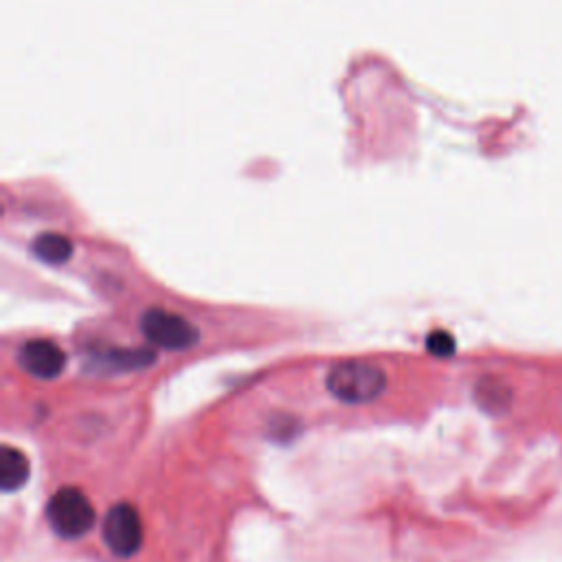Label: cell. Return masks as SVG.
<instances>
[{
	"mask_svg": "<svg viewBox=\"0 0 562 562\" xmlns=\"http://www.w3.org/2000/svg\"><path fill=\"white\" fill-rule=\"evenodd\" d=\"M326 384L339 400L358 404L378 398L387 387V376L369 361L350 358L330 367Z\"/></svg>",
	"mask_w": 562,
	"mask_h": 562,
	"instance_id": "obj_1",
	"label": "cell"
},
{
	"mask_svg": "<svg viewBox=\"0 0 562 562\" xmlns=\"http://www.w3.org/2000/svg\"><path fill=\"white\" fill-rule=\"evenodd\" d=\"M47 518L62 538H80L95 525V508L80 488H60L47 503Z\"/></svg>",
	"mask_w": 562,
	"mask_h": 562,
	"instance_id": "obj_2",
	"label": "cell"
},
{
	"mask_svg": "<svg viewBox=\"0 0 562 562\" xmlns=\"http://www.w3.org/2000/svg\"><path fill=\"white\" fill-rule=\"evenodd\" d=\"M140 332L163 350H187L198 341V330L183 315L166 308H148L140 315Z\"/></svg>",
	"mask_w": 562,
	"mask_h": 562,
	"instance_id": "obj_3",
	"label": "cell"
},
{
	"mask_svg": "<svg viewBox=\"0 0 562 562\" xmlns=\"http://www.w3.org/2000/svg\"><path fill=\"white\" fill-rule=\"evenodd\" d=\"M101 534L108 549L119 558H130L144 547V523L130 503H117L108 510Z\"/></svg>",
	"mask_w": 562,
	"mask_h": 562,
	"instance_id": "obj_4",
	"label": "cell"
},
{
	"mask_svg": "<svg viewBox=\"0 0 562 562\" xmlns=\"http://www.w3.org/2000/svg\"><path fill=\"white\" fill-rule=\"evenodd\" d=\"M21 367L36 378H56L66 365L64 350L49 339H32L19 350Z\"/></svg>",
	"mask_w": 562,
	"mask_h": 562,
	"instance_id": "obj_5",
	"label": "cell"
},
{
	"mask_svg": "<svg viewBox=\"0 0 562 562\" xmlns=\"http://www.w3.org/2000/svg\"><path fill=\"white\" fill-rule=\"evenodd\" d=\"M29 475H32V466L23 451L10 444L0 449V488L5 492H14L27 484Z\"/></svg>",
	"mask_w": 562,
	"mask_h": 562,
	"instance_id": "obj_6",
	"label": "cell"
},
{
	"mask_svg": "<svg viewBox=\"0 0 562 562\" xmlns=\"http://www.w3.org/2000/svg\"><path fill=\"white\" fill-rule=\"evenodd\" d=\"M32 248L42 261H49V264H62L73 255V242L66 235L53 233V231L40 233L34 240Z\"/></svg>",
	"mask_w": 562,
	"mask_h": 562,
	"instance_id": "obj_7",
	"label": "cell"
},
{
	"mask_svg": "<svg viewBox=\"0 0 562 562\" xmlns=\"http://www.w3.org/2000/svg\"><path fill=\"white\" fill-rule=\"evenodd\" d=\"M152 361H155V354L150 350H108V352L97 354V367L106 369V367H110V363H114L112 369H117V371L144 367Z\"/></svg>",
	"mask_w": 562,
	"mask_h": 562,
	"instance_id": "obj_8",
	"label": "cell"
},
{
	"mask_svg": "<svg viewBox=\"0 0 562 562\" xmlns=\"http://www.w3.org/2000/svg\"><path fill=\"white\" fill-rule=\"evenodd\" d=\"M477 393H479V400L484 402V406H490V408L505 406V402L510 400V389L505 384H501L499 380H492V378L481 380Z\"/></svg>",
	"mask_w": 562,
	"mask_h": 562,
	"instance_id": "obj_9",
	"label": "cell"
},
{
	"mask_svg": "<svg viewBox=\"0 0 562 562\" xmlns=\"http://www.w3.org/2000/svg\"><path fill=\"white\" fill-rule=\"evenodd\" d=\"M427 347H429V352L436 354V356H451V354L455 352L457 343H455V339H453L451 332H447V330H433V332L429 334V339H427Z\"/></svg>",
	"mask_w": 562,
	"mask_h": 562,
	"instance_id": "obj_10",
	"label": "cell"
}]
</instances>
